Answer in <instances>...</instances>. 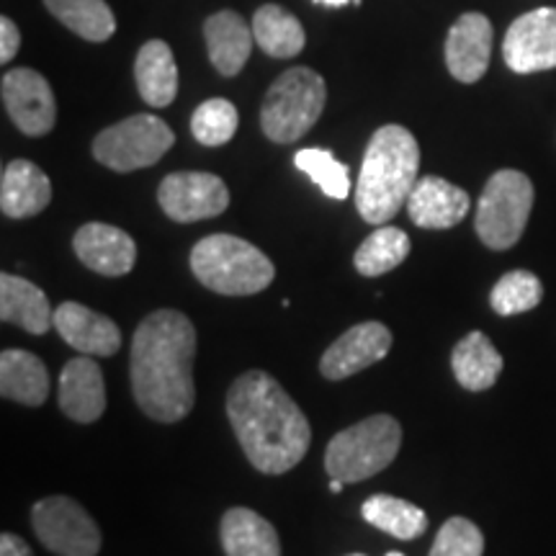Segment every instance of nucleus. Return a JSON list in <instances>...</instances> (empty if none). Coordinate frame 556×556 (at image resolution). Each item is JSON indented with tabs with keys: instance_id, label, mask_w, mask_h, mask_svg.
Wrapping results in <instances>:
<instances>
[{
	"instance_id": "f257e3e1",
	"label": "nucleus",
	"mask_w": 556,
	"mask_h": 556,
	"mask_svg": "<svg viewBox=\"0 0 556 556\" xmlns=\"http://www.w3.org/2000/svg\"><path fill=\"white\" fill-rule=\"evenodd\" d=\"M197 328L184 312L157 309L139 323L131 340V392L139 409L157 422H178L193 409Z\"/></svg>"
},
{
	"instance_id": "f03ea898",
	"label": "nucleus",
	"mask_w": 556,
	"mask_h": 556,
	"mask_svg": "<svg viewBox=\"0 0 556 556\" xmlns=\"http://www.w3.org/2000/svg\"><path fill=\"white\" fill-rule=\"evenodd\" d=\"M227 417L250 464L263 475H283L307 456V417L266 371L242 374L229 387Z\"/></svg>"
},
{
	"instance_id": "7ed1b4c3",
	"label": "nucleus",
	"mask_w": 556,
	"mask_h": 556,
	"mask_svg": "<svg viewBox=\"0 0 556 556\" xmlns=\"http://www.w3.org/2000/svg\"><path fill=\"white\" fill-rule=\"evenodd\" d=\"M420 148L413 131L387 124L374 131L356 186V206L368 225H384L407 204L417 184Z\"/></svg>"
},
{
	"instance_id": "20e7f679",
	"label": "nucleus",
	"mask_w": 556,
	"mask_h": 556,
	"mask_svg": "<svg viewBox=\"0 0 556 556\" xmlns=\"http://www.w3.org/2000/svg\"><path fill=\"white\" fill-rule=\"evenodd\" d=\"M191 270L206 289L225 296L258 294L276 268L263 250L235 235H208L191 250Z\"/></svg>"
},
{
	"instance_id": "39448f33",
	"label": "nucleus",
	"mask_w": 556,
	"mask_h": 556,
	"mask_svg": "<svg viewBox=\"0 0 556 556\" xmlns=\"http://www.w3.org/2000/svg\"><path fill=\"white\" fill-rule=\"evenodd\" d=\"M402 446V428L392 415H371L356 426L340 430L325 451L330 479L358 484L384 471Z\"/></svg>"
},
{
	"instance_id": "423d86ee",
	"label": "nucleus",
	"mask_w": 556,
	"mask_h": 556,
	"mask_svg": "<svg viewBox=\"0 0 556 556\" xmlns=\"http://www.w3.org/2000/svg\"><path fill=\"white\" fill-rule=\"evenodd\" d=\"M325 101H328V88H325L323 75L309 67H291L266 93L261 127L270 142H296L323 116Z\"/></svg>"
},
{
	"instance_id": "0eeeda50",
	"label": "nucleus",
	"mask_w": 556,
	"mask_h": 556,
	"mask_svg": "<svg viewBox=\"0 0 556 556\" xmlns=\"http://www.w3.org/2000/svg\"><path fill=\"white\" fill-rule=\"evenodd\" d=\"M533 208V184L526 173L505 168L486 180L477 206V235L490 250L513 248Z\"/></svg>"
},
{
	"instance_id": "6e6552de",
	"label": "nucleus",
	"mask_w": 556,
	"mask_h": 556,
	"mask_svg": "<svg viewBox=\"0 0 556 556\" xmlns=\"http://www.w3.org/2000/svg\"><path fill=\"white\" fill-rule=\"evenodd\" d=\"M176 142L160 116L135 114L93 139V157L116 173H131L155 165Z\"/></svg>"
},
{
	"instance_id": "1a4fd4ad",
	"label": "nucleus",
	"mask_w": 556,
	"mask_h": 556,
	"mask_svg": "<svg viewBox=\"0 0 556 556\" xmlns=\"http://www.w3.org/2000/svg\"><path fill=\"white\" fill-rule=\"evenodd\" d=\"M31 526L41 544L58 556H96L101 552V531L86 507L54 495L31 507Z\"/></svg>"
},
{
	"instance_id": "9d476101",
	"label": "nucleus",
	"mask_w": 556,
	"mask_h": 556,
	"mask_svg": "<svg viewBox=\"0 0 556 556\" xmlns=\"http://www.w3.org/2000/svg\"><path fill=\"white\" fill-rule=\"evenodd\" d=\"M157 201L173 222H201L219 217L229 206L227 184L214 173H170L157 189Z\"/></svg>"
},
{
	"instance_id": "9b49d317",
	"label": "nucleus",
	"mask_w": 556,
	"mask_h": 556,
	"mask_svg": "<svg viewBox=\"0 0 556 556\" xmlns=\"http://www.w3.org/2000/svg\"><path fill=\"white\" fill-rule=\"evenodd\" d=\"M0 93L11 122L26 137H45L47 131H52L58 122V103L45 75L31 67H13L3 75Z\"/></svg>"
},
{
	"instance_id": "f8f14e48",
	"label": "nucleus",
	"mask_w": 556,
	"mask_h": 556,
	"mask_svg": "<svg viewBox=\"0 0 556 556\" xmlns=\"http://www.w3.org/2000/svg\"><path fill=\"white\" fill-rule=\"evenodd\" d=\"M507 67L518 75L556 67V9H536L510 24L503 41Z\"/></svg>"
},
{
	"instance_id": "ddd939ff",
	"label": "nucleus",
	"mask_w": 556,
	"mask_h": 556,
	"mask_svg": "<svg viewBox=\"0 0 556 556\" xmlns=\"http://www.w3.org/2000/svg\"><path fill=\"white\" fill-rule=\"evenodd\" d=\"M392 348V332L381 323H361L356 328L345 330L319 361L323 377L332 381L348 379L364 368L379 364L387 358Z\"/></svg>"
},
{
	"instance_id": "4468645a",
	"label": "nucleus",
	"mask_w": 556,
	"mask_h": 556,
	"mask_svg": "<svg viewBox=\"0 0 556 556\" xmlns=\"http://www.w3.org/2000/svg\"><path fill=\"white\" fill-rule=\"evenodd\" d=\"M80 263L101 276H127L137 263V245L127 232L103 222H88L73 238Z\"/></svg>"
},
{
	"instance_id": "2eb2a0df",
	"label": "nucleus",
	"mask_w": 556,
	"mask_h": 556,
	"mask_svg": "<svg viewBox=\"0 0 556 556\" xmlns=\"http://www.w3.org/2000/svg\"><path fill=\"white\" fill-rule=\"evenodd\" d=\"M492 24L484 13H464L446 37V65L458 83H477L490 67Z\"/></svg>"
},
{
	"instance_id": "dca6fc26",
	"label": "nucleus",
	"mask_w": 556,
	"mask_h": 556,
	"mask_svg": "<svg viewBox=\"0 0 556 556\" xmlns=\"http://www.w3.org/2000/svg\"><path fill=\"white\" fill-rule=\"evenodd\" d=\"M54 330L86 356H114L122 348L119 325L78 302H62L54 309Z\"/></svg>"
},
{
	"instance_id": "f3484780",
	"label": "nucleus",
	"mask_w": 556,
	"mask_h": 556,
	"mask_svg": "<svg viewBox=\"0 0 556 556\" xmlns=\"http://www.w3.org/2000/svg\"><path fill=\"white\" fill-rule=\"evenodd\" d=\"M469 193L446 178H417L407 199V214L422 229H451L469 214Z\"/></svg>"
},
{
	"instance_id": "a211bd4d",
	"label": "nucleus",
	"mask_w": 556,
	"mask_h": 556,
	"mask_svg": "<svg viewBox=\"0 0 556 556\" xmlns=\"http://www.w3.org/2000/svg\"><path fill=\"white\" fill-rule=\"evenodd\" d=\"M60 409L75 422H96L106 409V384L101 366L93 358L78 356L67 361L58 387Z\"/></svg>"
},
{
	"instance_id": "6ab92c4d",
	"label": "nucleus",
	"mask_w": 556,
	"mask_h": 556,
	"mask_svg": "<svg viewBox=\"0 0 556 556\" xmlns=\"http://www.w3.org/2000/svg\"><path fill=\"white\" fill-rule=\"evenodd\" d=\"M52 201V184L47 173L31 160H11L0 176V208L5 217H37Z\"/></svg>"
},
{
	"instance_id": "aec40b11",
	"label": "nucleus",
	"mask_w": 556,
	"mask_h": 556,
	"mask_svg": "<svg viewBox=\"0 0 556 556\" xmlns=\"http://www.w3.org/2000/svg\"><path fill=\"white\" fill-rule=\"evenodd\" d=\"M204 39L208 60L225 78H232L245 67L255 45L253 26H248V21L235 11H219L208 16L204 24Z\"/></svg>"
},
{
	"instance_id": "412c9836",
	"label": "nucleus",
	"mask_w": 556,
	"mask_h": 556,
	"mask_svg": "<svg viewBox=\"0 0 556 556\" xmlns=\"http://www.w3.org/2000/svg\"><path fill=\"white\" fill-rule=\"evenodd\" d=\"M0 317L31 336H45L54 325V312L45 291L13 274L0 276Z\"/></svg>"
},
{
	"instance_id": "4be33fe9",
	"label": "nucleus",
	"mask_w": 556,
	"mask_h": 556,
	"mask_svg": "<svg viewBox=\"0 0 556 556\" xmlns=\"http://www.w3.org/2000/svg\"><path fill=\"white\" fill-rule=\"evenodd\" d=\"M135 80L142 101L152 109H165L176 101L178 65L163 39L144 41L135 62Z\"/></svg>"
},
{
	"instance_id": "5701e85b",
	"label": "nucleus",
	"mask_w": 556,
	"mask_h": 556,
	"mask_svg": "<svg viewBox=\"0 0 556 556\" xmlns=\"http://www.w3.org/2000/svg\"><path fill=\"white\" fill-rule=\"evenodd\" d=\"M0 394L26 407L45 405L50 397V374L39 356L29 351H3L0 356Z\"/></svg>"
},
{
	"instance_id": "b1692460",
	"label": "nucleus",
	"mask_w": 556,
	"mask_h": 556,
	"mask_svg": "<svg viewBox=\"0 0 556 556\" xmlns=\"http://www.w3.org/2000/svg\"><path fill=\"white\" fill-rule=\"evenodd\" d=\"M219 533L227 556H281L276 528L250 507L227 510Z\"/></svg>"
},
{
	"instance_id": "393cba45",
	"label": "nucleus",
	"mask_w": 556,
	"mask_h": 556,
	"mask_svg": "<svg viewBox=\"0 0 556 556\" xmlns=\"http://www.w3.org/2000/svg\"><path fill=\"white\" fill-rule=\"evenodd\" d=\"M451 368L458 384L469 392H484L495 387L503 374V356L484 332H469L462 338L451 353Z\"/></svg>"
},
{
	"instance_id": "a878e982",
	"label": "nucleus",
	"mask_w": 556,
	"mask_h": 556,
	"mask_svg": "<svg viewBox=\"0 0 556 556\" xmlns=\"http://www.w3.org/2000/svg\"><path fill=\"white\" fill-rule=\"evenodd\" d=\"M253 37L263 52L278 60L296 58L304 50V45H307L299 18L276 3H266L255 11Z\"/></svg>"
},
{
	"instance_id": "bb28decb",
	"label": "nucleus",
	"mask_w": 556,
	"mask_h": 556,
	"mask_svg": "<svg viewBox=\"0 0 556 556\" xmlns=\"http://www.w3.org/2000/svg\"><path fill=\"white\" fill-rule=\"evenodd\" d=\"M361 516H364L366 523L400 541L420 539L428 528V516L420 507L392 495L368 497L361 507Z\"/></svg>"
},
{
	"instance_id": "cd10ccee",
	"label": "nucleus",
	"mask_w": 556,
	"mask_h": 556,
	"mask_svg": "<svg viewBox=\"0 0 556 556\" xmlns=\"http://www.w3.org/2000/svg\"><path fill=\"white\" fill-rule=\"evenodd\" d=\"M45 5L80 39L101 45L114 37L116 18L106 0H45Z\"/></svg>"
},
{
	"instance_id": "c85d7f7f",
	"label": "nucleus",
	"mask_w": 556,
	"mask_h": 556,
	"mask_svg": "<svg viewBox=\"0 0 556 556\" xmlns=\"http://www.w3.org/2000/svg\"><path fill=\"white\" fill-rule=\"evenodd\" d=\"M409 255V238L397 227H381L361 242L356 250V270L361 276H381L402 266Z\"/></svg>"
},
{
	"instance_id": "c756f323",
	"label": "nucleus",
	"mask_w": 556,
	"mask_h": 556,
	"mask_svg": "<svg viewBox=\"0 0 556 556\" xmlns=\"http://www.w3.org/2000/svg\"><path fill=\"white\" fill-rule=\"evenodd\" d=\"M544 299V283L531 270H510L492 287L490 307L503 317L536 309Z\"/></svg>"
},
{
	"instance_id": "7c9ffc66",
	"label": "nucleus",
	"mask_w": 556,
	"mask_h": 556,
	"mask_svg": "<svg viewBox=\"0 0 556 556\" xmlns=\"http://www.w3.org/2000/svg\"><path fill=\"white\" fill-rule=\"evenodd\" d=\"M238 124L240 116L235 103H229L227 99H208L193 111L191 135L204 148H222L235 137Z\"/></svg>"
},
{
	"instance_id": "2f4dec72",
	"label": "nucleus",
	"mask_w": 556,
	"mask_h": 556,
	"mask_svg": "<svg viewBox=\"0 0 556 556\" xmlns=\"http://www.w3.org/2000/svg\"><path fill=\"white\" fill-rule=\"evenodd\" d=\"M294 163L299 170L307 173L312 184H317L319 189H323L325 197L343 201L348 193H351V173H348V165L336 160L330 150H299Z\"/></svg>"
},
{
	"instance_id": "473e14b6",
	"label": "nucleus",
	"mask_w": 556,
	"mask_h": 556,
	"mask_svg": "<svg viewBox=\"0 0 556 556\" xmlns=\"http://www.w3.org/2000/svg\"><path fill=\"white\" fill-rule=\"evenodd\" d=\"M484 536L482 531L467 518H451L441 526L430 548V556H482Z\"/></svg>"
},
{
	"instance_id": "72a5a7b5",
	"label": "nucleus",
	"mask_w": 556,
	"mask_h": 556,
	"mask_svg": "<svg viewBox=\"0 0 556 556\" xmlns=\"http://www.w3.org/2000/svg\"><path fill=\"white\" fill-rule=\"evenodd\" d=\"M21 47V31L9 16L0 18V62H11Z\"/></svg>"
},
{
	"instance_id": "f704fd0d",
	"label": "nucleus",
	"mask_w": 556,
	"mask_h": 556,
	"mask_svg": "<svg viewBox=\"0 0 556 556\" xmlns=\"http://www.w3.org/2000/svg\"><path fill=\"white\" fill-rule=\"evenodd\" d=\"M0 556H34V552L16 533H3L0 536Z\"/></svg>"
},
{
	"instance_id": "c9c22d12",
	"label": "nucleus",
	"mask_w": 556,
	"mask_h": 556,
	"mask_svg": "<svg viewBox=\"0 0 556 556\" xmlns=\"http://www.w3.org/2000/svg\"><path fill=\"white\" fill-rule=\"evenodd\" d=\"M319 5H328V9H340V5H348V3H361V0H315Z\"/></svg>"
},
{
	"instance_id": "e433bc0d",
	"label": "nucleus",
	"mask_w": 556,
	"mask_h": 556,
	"mask_svg": "<svg viewBox=\"0 0 556 556\" xmlns=\"http://www.w3.org/2000/svg\"><path fill=\"white\" fill-rule=\"evenodd\" d=\"M343 486H345L343 479H330V492H336V495L338 492H343Z\"/></svg>"
},
{
	"instance_id": "4c0bfd02",
	"label": "nucleus",
	"mask_w": 556,
	"mask_h": 556,
	"mask_svg": "<svg viewBox=\"0 0 556 556\" xmlns=\"http://www.w3.org/2000/svg\"><path fill=\"white\" fill-rule=\"evenodd\" d=\"M387 556H405V554H400V552H389Z\"/></svg>"
},
{
	"instance_id": "58836bf2",
	"label": "nucleus",
	"mask_w": 556,
	"mask_h": 556,
	"mask_svg": "<svg viewBox=\"0 0 556 556\" xmlns=\"http://www.w3.org/2000/svg\"><path fill=\"white\" fill-rule=\"evenodd\" d=\"M348 556H366V554H348Z\"/></svg>"
}]
</instances>
